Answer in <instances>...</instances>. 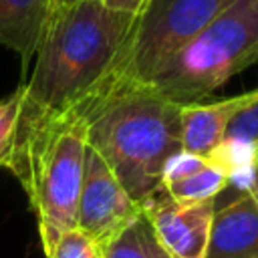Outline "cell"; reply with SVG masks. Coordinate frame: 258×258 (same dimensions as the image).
<instances>
[{"instance_id": "obj_22", "label": "cell", "mask_w": 258, "mask_h": 258, "mask_svg": "<svg viewBox=\"0 0 258 258\" xmlns=\"http://www.w3.org/2000/svg\"><path fill=\"white\" fill-rule=\"evenodd\" d=\"M95 2H103V4H105V0H95Z\"/></svg>"}, {"instance_id": "obj_11", "label": "cell", "mask_w": 258, "mask_h": 258, "mask_svg": "<svg viewBox=\"0 0 258 258\" xmlns=\"http://www.w3.org/2000/svg\"><path fill=\"white\" fill-rule=\"evenodd\" d=\"M105 258H169L155 236V230L141 212L103 248Z\"/></svg>"}, {"instance_id": "obj_21", "label": "cell", "mask_w": 258, "mask_h": 258, "mask_svg": "<svg viewBox=\"0 0 258 258\" xmlns=\"http://www.w3.org/2000/svg\"><path fill=\"white\" fill-rule=\"evenodd\" d=\"M50 4H52V8H54V6H58V4H60V0H50Z\"/></svg>"}, {"instance_id": "obj_2", "label": "cell", "mask_w": 258, "mask_h": 258, "mask_svg": "<svg viewBox=\"0 0 258 258\" xmlns=\"http://www.w3.org/2000/svg\"><path fill=\"white\" fill-rule=\"evenodd\" d=\"M75 111L85 119L89 147L139 206L161 189L167 159L181 151V103L135 85L101 93Z\"/></svg>"}, {"instance_id": "obj_10", "label": "cell", "mask_w": 258, "mask_h": 258, "mask_svg": "<svg viewBox=\"0 0 258 258\" xmlns=\"http://www.w3.org/2000/svg\"><path fill=\"white\" fill-rule=\"evenodd\" d=\"M50 12V0H0V44L26 62L40 46Z\"/></svg>"}, {"instance_id": "obj_12", "label": "cell", "mask_w": 258, "mask_h": 258, "mask_svg": "<svg viewBox=\"0 0 258 258\" xmlns=\"http://www.w3.org/2000/svg\"><path fill=\"white\" fill-rule=\"evenodd\" d=\"M228 183H230L228 173L220 165L208 159V163L196 173L175 181H167L161 187L177 204H196V202L216 200V196L222 194L228 187Z\"/></svg>"}, {"instance_id": "obj_20", "label": "cell", "mask_w": 258, "mask_h": 258, "mask_svg": "<svg viewBox=\"0 0 258 258\" xmlns=\"http://www.w3.org/2000/svg\"><path fill=\"white\" fill-rule=\"evenodd\" d=\"M73 2H77V0H60V4H73Z\"/></svg>"}, {"instance_id": "obj_6", "label": "cell", "mask_w": 258, "mask_h": 258, "mask_svg": "<svg viewBox=\"0 0 258 258\" xmlns=\"http://www.w3.org/2000/svg\"><path fill=\"white\" fill-rule=\"evenodd\" d=\"M139 212L141 206L125 191L103 157L89 147L77 206V228L105 248Z\"/></svg>"}, {"instance_id": "obj_8", "label": "cell", "mask_w": 258, "mask_h": 258, "mask_svg": "<svg viewBox=\"0 0 258 258\" xmlns=\"http://www.w3.org/2000/svg\"><path fill=\"white\" fill-rule=\"evenodd\" d=\"M206 258H258V206L252 194H238L216 210Z\"/></svg>"}, {"instance_id": "obj_4", "label": "cell", "mask_w": 258, "mask_h": 258, "mask_svg": "<svg viewBox=\"0 0 258 258\" xmlns=\"http://www.w3.org/2000/svg\"><path fill=\"white\" fill-rule=\"evenodd\" d=\"M258 62V0H234L149 83L175 103H200Z\"/></svg>"}, {"instance_id": "obj_14", "label": "cell", "mask_w": 258, "mask_h": 258, "mask_svg": "<svg viewBox=\"0 0 258 258\" xmlns=\"http://www.w3.org/2000/svg\"><path fill=\"white\" fill-rule=\"evenodd\" d=\"M22 101H24V85H20L12 95L0 101V167H10Z\"/></svg>"}, {"instance_id": "obj_13", "label": "cell", "mask_w": 258, "mask_h": 258, "mask_svg": "<svg viewBox=\"0 0 258 258\" xmlns=\"http://www.w3.org/2000/svg\"><path fill=\"white\" fill-rule=\"evenodd\" d=\"M208 159L216 165H220L228 177L232 171L242 167H258V145L242 139H228L224 137L216 149L208 155Z\"/></svg>"}, {"instance_id": "obj_18", "label": "cell", "mask_w": 258, "mask_h": 258, "mask_svg": "<svg viewBox=\"0 0 258 258\" xmlns=\"http://www.w3.org/2000/svg\"><path fill=\"white\" fill-rule=\"evenodd\" d=\"M147 0H105V6L113 8V10H123V12H131V14H139V10L143 8Z\"/></svg>"}, {"instance_id": "obj_19", "label": "cell", "mask_w": 258, "mask_h": 258, "mask_svg": "<svg viewBox=\"0 0 258 258\" xmlns=\"http://www.w3.org/2000/svg\"><path fill=\"white\" fill-rule=\"evenodd\" d=\"M250 194H252V198H254V202H256V206H258V183L254 185V189H252Z\"/></svg>"}, {"instance_id": "obj_5", "label": "cell", "mask_w": 258, "mask_h": 258, "mask_svg": "<svg viewBox=\"0 0 258 258\" xmlns=\"http://www.w3.org/2000/svg\"><path fill=\"white\" fill-rule=\"evenodd\" d=\"M232 2L234 0H147L139 14H135L123 50L93 97L119 87L149 85L155 75Z\"/></svg>"}, {"instance_id": "obj_16", "label": "cell", "mask_w": 258, "mask_h": 258, "mask_svg": "<svg viewBox=\"0 0 258 258\" xmlns=\"http://www.w3.org/2000/svg\"><path fill=\"white\" fill-rule=\"evenodd\" d=\"M228 139H242L258 145V99L246 105L228 125L226 135Z\"/></svg>"}, {"instance_id": "obj_1", "label": "cell", "mask_w": 258, "mask_h": 258, "mask_svg": "<svg viewBox=\"0 0 258 258\" xmlns=\"http://www.w3.org/2000/svg\"><path fill=\"white\" fill-rule=\"evenodd\" d=\"M133 22L135 14L95 0L52 8L32 77L24 85L12 161L34 129L83 107L93 97L123 50Z\"/></svg>"}, {"instance_id": "obj_3", "label": "cell", "mask_w": 258, "mask_h": 258, "mask_svg": "<svg viewBox=\"0 0 258 258\" xmlns=\"http://www.w3.org/2000/svg\"><path fill=\"white\" fill-rule=\"evenodd\" d=\"M87 149L85 119L69 111L34 129L10 165L36 214L44 256L64 232L77 228Z\"/></svg>"}, {"instance_id": "obj_7", "label": "cell", "mask_w": 258, "mask_h": 258, "mask_svg": "<svg viewBox=\"0 0 258 258\" xmlns=\"http://www.w3.org/2000/svg\"><path fill=\"white\" fill-rule=\"evenodd\" d=\"M141 208L169 258H206L216 200L177 204L161 187Z\"/></svg>"}, {"instance_id": "obj_17", "label": "cell", "mask_w": 258, "mask_h": 258, "mask_svg": "<svg viewBox=\"0 0 258 258\" xmlns=\"http://www.w3.org/2000/svg\"><path fill=\"white\" fill-rule=\"evenodd\" d=\"M206 163H208V157L181 149V151L173 153L167 159V163L163 167V175H161V185L167 183V181H175V179L187 177V175L196 173L198 169H202Z\"/></svg>"}, {"instance_id": "obj_15", "label": "cell", "mask_w": 258, "mask_h": 258, "mask_svg": "<svg viewBox=\"0 0 258 258\" xmlns=\"http://www.w3.org/2000/svg\"><path fill=\"white\" fill-rule=\"evenodd\" d=\"M46 258H105V256H103V248L91 236H87L79 228H73L54 242Z\"/></svg>"}, {"instance_id": "obj_9", "label": "cell", "mask_w": 258, "mask_h": 258, "mask_svg": "<svg viewBox=\"0 0 258 258\" xmlns=\"http://www.w3.org/2000/svg\"><path fill=\"white\" fill-rule=\"evenodd\" d=\"M256 99L258 89H252L214 103L181 105V149L208 157L224 139L230 121Z\"/></svg>"}]
</instances>
